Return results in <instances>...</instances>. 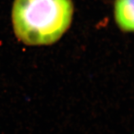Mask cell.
<instances>
[{
	"mask_svg": "<svg viewBox=\"0 0 134 134\" xmlns=\"http://www.w3.org/2000/svg\"><path fill=\"white\" fill-rule=\"evenodd\" d=\"M73 12L71 0H14L12 10L14 31L27 45L52 44L70 27Z\"/></svg>",
	"mask_w": 134,
	"mask_h": 134,
	"instance_id": "obj_1",
	"label": "cell"
},
{
	"mask_svg": "<svg viewBox=\"0 0 134 134\" xmlns=\"http://www.w3.org/2000/svg\"><path fill=\"white\" fill-rule=\"evenodd\" d=\"M114 14L121 29L134 31V0H116Z\"/></svg>",
	"mask_w": 134,
	"mask_h": 134,
	"instance_id": "obj_2",
	"label": "cell"
}]
</instances>
